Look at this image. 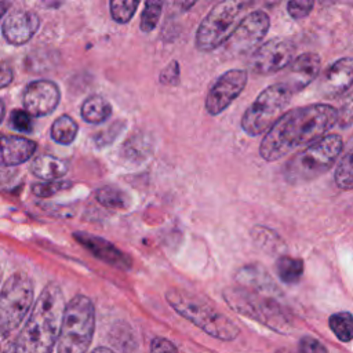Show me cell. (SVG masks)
I'll return each instance as SVG.
<instances>
[{"instance_id": "1", "label": "cell", "mask_w": 353, "mask_h": 353, "mask_svg": "<svg viewBox=\"0 0 353 353\" xmlns=\"http://www.w3.org/2000/svg\"><path fill=\"white\" fill-rule=\"evenodd\" d=\"M336 124V109L327 103H312L284 113L265 134L259 154L276 161L319 141Z\"/></svg>"}, {"instance_id": "2", "label": "cell", "mask_w": 353, "mask_h": 353, "mask_svg": "<svg viewBox=\"0 0 353 353\" xmlns=\"http://www.w3.org/2000/svg\"><path fill=\"white\" fill-rule=\"evenodd\" d=\"M65 306L61 287L55 283L47 284L15 339V353H52L61 331Z\"/></svg>"}, {"instance_id": "3", "label": "cell", "mask_w": 353, "mask_h": 353, "mask_svg": "<svg viewBox=\"0 0 353 353\" xmlns=\"http://www.w3.org/2000/svg\"><path fill=\"white\" fill-rule=\"evenodd\" d=\"M165 299L176 313L212 338L233 341L240 334V328L232 319L196 294L181 288H170L165 292Z\"/></svg>"}, {"instance_id": "4", "label": "cell", "mask_w": 353, "mask_h": 353, "mask_svg": "<svg viewBox=\"0 0 353 353\" xmlns=\"http://www.w3.org/2000/svg\"><path fill=\"white\" fill-rule=\"evenodd\" d=\"M343 141L341 135L328 134L295 153L284 165V179L290 185L307 183L325 174L341 156Z\"/></svg>"}, {"instance_id": "5", "label": "cell", "mask_w": 353, "mask_h": 353, "mask_svg": "<svg viewBox=\"0 0 353 353\" xmlns=\"http://www.w3.org/2000/svg\"><path fill=\"white\" fill-rule=\"evenodd\" d=\"M95 328V307L85 295H74L65 306L57 353H87Z\"/></svg>"}, {"instance_id": "6", "label": "cell", "mask_w": 353, "mask_h": 353, "mask_svg": "<svg viewBox=\"0 0 353 353\" xmlns=\"http://www.w3.org/2000/svg\"><path fill=\"white\" fill-rule=\"evenodd\" d=\"M226 303L237 313L250 317L280 334L291 331V321L281 305L273 298L245 287L223 290Z\"/></svg>"}, {"instance_id": "7", "label": "cell", "mask_w": 353, "mask_h": 353, "mask_svg": "<svg viewBox=\"0 0 353 353\" xmlns=\"http://www.w3.org/2000/svg\"><path fill=\"white\" fill-rule=\"evenodd\" d=\"M247 0H225L215 4L200 22L196 33V47L200 51H212L225 44L251 6Z\"/></svg>"}, {"instance_id": "8", "label": "cell", "mask_w": 353, "mask_h": 353, "mask_svg": "<svg viewBox=\"0 0 353 353\" xmlns=\"http://www.w3.org/2000/svg\"><path fill=\"white\" fill-rule=\"evenodd\" d=\"M291 95L281 83L266 87L244 112L241 117L243 131L251 137L266 132L283 116Z\"/></svg>"}, {"instance_id": "9", "label": "cell", "mask_w": 353, "mask_h": 353, "mask_svg": "<svg viewBox=\"0 0 353 353\" xmlns=\"http://www.w3.org/2000/svg\"><path fill=\"white\" fill-rule=\"evenodd\" d=\"M33 283L25 273H14L0 291V335L8 336L33 305Z\"/></svg>"}, {"instance_id": "10", "label": "cell", "mask_w": 353, "mask_h": 353, "mask_svg": "<svg viewBox=\"0 0 353 353\" xmlns=\"http://www.w3.org/2000/svg\"><path fill=\"white\" fill-rule=\"evenodd\" d=\"M269 26V15L265 11L259 10L247 14L225 41L223 52L230 57L250 52L262 41Z\"/></svg>"}, {"instance_id": "11", "label": "cell", "mask_w": 353, "mask_h": 353, "mask_svg": "<svg viewBox=\"0 0 353 353\" xmlns=\"http://www.w3.org/2000/svg\"><path fill=\"white\" fill-rule=\"evenodd\" d=\"M295 47L290 40L276 37L259 46L248 61L250 70L255 74H272L285 69L294 59Z\"/></svg>"}, {"instance_id": "12", "label": "cell", "mask_w": 353, "mask_h": 353, "mask_svg": "<svg viewBox=\"0 0 353 353\" xmlns=\"http://www.w3.org/2000/svg\"><path fill=\"white\" fill-rule=\"evenodd\" d=\"M247 79V72L243 69H230L222 73L207 94V112L212 116L222 113L241 94Z\"/></svg>"}, {"instance_id": "13", "label": "cell", "mask_w": 353, "mask_h": 353, "mask_svg": "<svg viewBox=\"0 0 353 353\" xmlns=\"http://www.w3.org/2000/svg\"><path fill=\"white\" fill-rule=\"evenodd\" d=\"M61 92L58 85L51 80H34L23 91V106L30 116L41 117L52 113L58 106Z\"/></svg>"}, {"instance_id": "14", "label": "cell", "mask_w": 353, "mask_h": 353, "mask_svg": "<svg viewBox=\"0 0 353 353\" xmlns=\"http://www.w3.org/2000/svg\"><path fill=\"white\" fill-rule=\"evenodd\" d=\"M321 66L320 57L314 52H303L295 57L285 68L283 80L280 81L291 94L302 91L319 74Z\"/></svg>"}, {"instance_id": "15", "label": "cell", "mask_w": 353, "mask_h": 353, "mask_svg": "<svg viewBox=\"0 0 353 353\" xmlns=\"http://www.w3.org/2000/svg\"><path fill=\"white\" fill-rule=\"evenodd\" d=\"M73 237L95 258L110 266L127 270L132 265V261L127 254H124L114 244L102 237L90 234L87 232H74Z\"/></svg>"}, {"instance_id": "16", "label": "cell", "mask_w": 353, "mask_h": 353, "mask_svg": "<svg viewBox=\"0 0 353 353\" xmlns=\"http://www.w3.org/2000/svg\"><path fill=\"white\" fill-rule=\"evenodd\" d=\"M40 18L36 12L28 10H18L11 12L3 22V36L12 46H22L28 43L37 32Z\"/></svg>"}, {"instance_id": "17", "label": "cell", "mask_w": 353, "mask_h": 353, "mask_svg": "<svg viewBox=\"0 0 353 353\" xmlns=\"http://www.w3.org/2000/svg\"><path fill=\"white\" fill-rule=\"evenodd\" d=\"M353 85V58L345 57L332 62L323 74L320 90L323 95L335 98Z\"/></svg>"}, {"instance_id": "18", "label": "cell", "mask_w": 353, "mask_h": 353, "mask_svg": "<svg viewBox=\"0 0 353 353\" xmlns=\"http://www.w3.org/2000/svg\"><path fill=\"white\" fill-rule=\"evenodd\" d=\"M36 143L19 135H0V167L18 165L33 157Z\"/></svg>"}, {"instance_id": "19", "label": "cell", "mask_w": 353, "mask_h": 353, "mask_svg": "<svg viewBox=\"0 0 353 353\" xmlns=\"http://www.w3.org/2000/svg\"><path fill=\"white\" fill-rule=\"evenodd\" d=\"M30 171L34 176L43 179L44 182L58 181L68 172V164L58 157L50 154H40L33 159L30 164Z\"/></svg>"}, {"instance_id": "20", "label": "cell", "mask_w": 353, "mask_h": 353, "mask_svg": "<svg viewBox=\"0 0 353 353\" xmlns=\"http://www.w3.org/2000/svg\"><path fill=\"white\" fill-rule=\"evenodd\" d=\"M236 279L245 288L261 292V294L262 292L270 294V292L276 291V285H274L273 280L269 277V274L261 266H252V265L244 266L237 272Z\"/></svg>"}, {"instance_id": "21", "label": "cell", "mask_w": 353, "mask_h": 353, "mask_svg": "<svg viewBox=\"0 0 353 353\" xmlns=\"http://www.w3.org/2000/svg\"><path fill=\"white\" fill-rule=\"evenodd\" d=\"M334 181L342 190H353V135L341 152V159L334 172Z\"/></svg>"}, {"instance_id": "22", "label": "cell", "mask_w": 353, "mask_h": 353, "mask_svg": "<svg viewBox=\"0 0 353 353\" xmlns=\"http://www.w3.org/2000/svg\"><path fill=\"white\" fill-rule=\"evenodd\" d=\"M81 117L90 124H99L112 114L110 103L102 95H90L81 105Z\"/></svg>"}, {"instance_id": "23", "label": "cell", "mask_w": 353, "mask_h": 353, "mask_svg": "<svg viewBox=\"0 0 353 353\" xmlns=\"http://www.w3.org/2000/svg\"><path fill=\"white\" fill-rule=\"evenodd\" d=\"M303 261L290 255H280L276 262V272L281 281L287 284L298 283L303 274Z\"/></svg>"}, {"instance_id": "24", "label": "cell", "mask_w": 353, "mask_h": 353, "mask_svg": "<svg viewBox=\"0 0 353 353\" xmlns=\"http://www.w3.org/2000/svg\"><path fill=\"white\" fill-rule=\"evenodd\" d=\"M77 131L79 125L76 121L70 116L62 114L51 125V138L61 145H69L76 139Z\"/></svg>"}, {"instance_id": "25", "label": "cell", "mask_w": 353, "mask_h": 353, "mask_svg": "<svg viewBox=\"0 0 353 353\" xmlns=\"http://www.w3.org/2000/svg\"><path fill=\"white\" fill-rule=\"evenodd\" d=\"M330 328L341 342L353 339V314L349 312L334 313L328 320Z\"/></svg>"}, {"instance_id": "26", "label": "cell", "mask_w": 353, "mask_h": 353, "mask_svg": "<svg viewBox=\"0 0 353 353\" xmlns=\"http://www.w3.org/2000/svg\"><path fill=\"white\" fill-rule=\"evenodd\" d=\"M95 197L99 204H102L106 208H117V210H124L128 207V197L127 194L114 188V186H103L99 188L95 192Z\"/></svg>"}, {"instance_id": "27", "label": "cell", "mask_w": 353, "mask_h": 353, "mask_svg": "<svg viewBox=\"0 0 353 353\" xmlns=\"http://www.w3.org/2000/svg\"><path fill=\"white\" fill-rule=\"evenodd\" d=\"M252 236L255 241L258 243L259 247H262L268 252H274L279 251L281 247L284 248L283 240L270 229L263 228V226H256L252 230Z\"/></svg>"}, {"instance_id": "28", "label": "cell", "mask_w": 353, "mask_h": 353, "mask_svg": "<svg viewBox=\"0 0 353 353\" xmlns=\"http://www.w3.org/2000/svg\"><path fill=\"white\" fill-rule=\"evenodd\" d=\"M138 4V1L132 0H113L109 3L110 15L116 22L127 23L132 18Z\"/></svg>"}, {"instance_id": "29", "label": "cell", "mask_w": 353, "mask_h": 353, "mask_svg": "<svg viewBox=\"0 0 353 353\" xmlns=\"http://www.w3.org/2000/svg\"><path fill=\"white\" fill-rule=\"evenodd\" d=\"M161 7H163L161 1L152 0V1L145 3V8L142 11L141 25H139V28L143 33H149L156 28L160 14H161Z\"/></svg>"}, {"instance_id": "30", "label": "cell", "mask_w": 353, "mask_h": 353, "mask_svg": "<svg viewBox=\"0 0 353 353\" xmlns=\"http://www.w3.org/2000/svg\"><path fill=\"white\" fill-rule=\"evenodd\" d=\"M72 186V183L69 181H48V182H40V183H34L32 186V192L37 196V197H50L55 193H59L65 189H69Z\"/></svg>"}, {"instance_id": "31", "label": "cell", "mask_w": 353, "mask_h": 353, "mask_svg": "<svg viewBox=\"0 0 353 353\" xmlns=\"http://www.w3.org/2000/svg\"><path fill=\"white\" fill-rule=\"evenodd\" d=\"M336 124L341 128L353 125V91L343 99L339 109L336 110Z\"/></svg>"}, {"instance_id": "32", "label": "cell", "mask_w": 353, "mask_h": 353, "mask_svg": "<svg viewBox=\"0 0 353 353\" xmlns=\"http://www.w3.org/2000/svg\"><path fill=\"white\" fill-rule=\"evenodd\" d=\"M10 124L14 130L19 132H30L33 130L32 116L26 110H21V109L12 110L10 116Z\"/></svg>"}, {"instance_id": "33", "label": "cell", "mask_w": 353, "mask_h": 353, "mask_svg": "<svg viewBox=\"0 0 353 353\" xmlns=\"http://www.w3.org/2000/svg\"><path fill=\"white\" fill-rule=\"evenodd\" d=\"M313 6L314 3L310 0H291L287 4V11L294 19H302L310 14Z\"/></svg>"}, {"instance_id": "34", "label": "cell", "mask_w": 353, "mask_h": 353, "mask_svg": "<svg viewBox=\"0 0 353 353\" xmlns=\"http://www.w3.org/2000/svg\"><path fill=\"white\" fill-rule=\"evenodd\" d=\"M159 80H160L161 84H165V85H174V84H176L178 80H179V66H178V62H176V61H172L171 63H168V65L160 72Z\"/></svg>"}, {"instance_id": "35", "label": "cell", "mask_w": 353, "mask_h": 353, "mask_svg": "<svg viewBox=\"0 0 353 353\" xmlns=\"http://www.w3.org/2000/svg\"><path fill=\"white\" fill-rule=\"evenodd\" d=\"M299 352L301 353H327L325 347L312 336H303L299 341Z\"/></svg>"}, {"instance_id": "36", "label": "cell", "mask_w": 353, "mask_h": 353, "mask_svg": "<svg viewBox=\"0 0 353 353\" xmlns=\"http://www.w3.org/2000/svg\"><path fill=\"white\" fill-rule=\"evenodd\" d=\"M150 353H178L172 342L163 336H156L150 345Z\"/></svg>"}, {"instance_id": "37", "label": "cell", "mask_w": 353, "mask_h": 353, "mask_svg": "<svg viewBox=\"0 0 353 353\" xmlns=\"http://www.w3.org/2000/svg\"><path fill=\"white\" fill-rule=\"evenodd\" d=\"M14 79V72L12 68L8 63H1L0 65V88L7 87Z\"/></svg>"}, {"instance_id": "38", "label": "cell", "mask_w": 353, "mask_h": 353, "mask_svg": "<svg viewBox=\"0 0 353 353\" xmlns=\"http://www.w3.org/2000/svg\"><path fill=\"white\" fill-rule=\"evenodd\" d=\"M0 353H15V341L10 335H0Z\"/></svg>"}, {"instance_id": "39", "label": "cell", "mask_w": 353, "mask_h": 353, "mask_svg": "<svg viewBox=\"0 0 353 353\" xmlns=\"http://www.w3.org/2000/svg\"><path fill=\"white\" fill-rule=\"evenodd\" d=\"M10 7H11L10 1H0V18L8 11Z\"/></svg>"}, {"instance_id": "40", "label": "cell", "mask_w": 353, "mask_h": 353, "mask_svg": "<svg viewBox=\"0 0 353 353\" xmlns=\"http://www.w3.org/2000/svg\"><path fill=\"white\" fill-rule=\"evenodd\" d=\"M91 353H113V352L110 349H108V347H97Z\"/></svg>"}, {"instance_id": "41", "label": "cell", "mask_w": 353, "mask_h": 353, "mask_svg": "<svg viewBox=\"0 0 353 353\" xmlns=\"http://www.w3.org/2000/svg\"><path fill=\"white\" fill-rule=\"evenodd\" d=\"M4 112H6V106H4V102L0 99V124L4 119Z\"/></svg>"}, {"instance_id": "42", "label": "cell", "mask_w": 353, "mask_h": 353, "mask_svg": "<svg viewBox=\"0 0 353 353\" xmlns=\"http://www.w3.org/2000/svg\"><path fill=\"white\" fill-rule=\"evenodd\" d=\"M274 353H291V352H287V350H279V352H274Z\"/></svg>"}, {"instance_id": "43", "label": "cell", "mask_w": 353, "mask_h": 353, "mask_svg": "<svg viewBox=\"0 0 353 353\" xmlns=\"http://www.w3.org/2000/svg\"><path fill=\"white\" fill-rule=\"evenodd\" d=\"M0 280H1V272H0Z\"/></svg>"}]
</instances>
